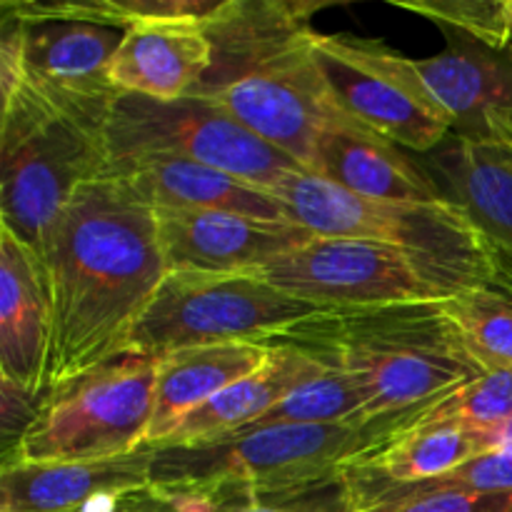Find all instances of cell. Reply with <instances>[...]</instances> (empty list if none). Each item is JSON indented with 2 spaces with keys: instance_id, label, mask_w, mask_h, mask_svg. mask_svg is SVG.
<instances>
[{
  "instance_id": "1",
  "label": "cell",
  "mask_w": 512,
  "mask_h": 512,
  "mask_svg": "<svg viewBox=\"0 0 512 512\" xmlns=\"http://www.w3.org/2000/svg\"><path fill=\"white\" fill-rule=\"evenodd\" d=\"M35 253L53 300L50 388L128 348L168 265L155 208L108 170L50 220Z\"/></svg>"
},
{
  "instance_id": "2",
  "label": "cell",
  "mask_w": 512,
  "mask_h": 512,
  "mask_svg": "<svg viewBox=\"0 0 512 512\" xmlns=\"http://www.w3.org/2000/svg\"><path fill=\"white\" fill-rule=\"evenodd\" d=\"M320 8L308 0H225L205 25L213 63L193 93L303 168L323 130L348 120L315 58L310 20Z\"/></svg>"
},
{
  "instance_id": "3",
  "label": "cell",
  "mask_w": 512,
  "mask_h": 512,
  "mask_svg": "<svg viewBox=\"0 0 512 512\" xmlns=\"http://www.w3.org/2000/svg\"><path fill=\"white\" fill-rule=\"evenodd\" d=\"M273 345H290L325 368L353 375L368 400L365 423L395 425L485 375L443 300L318 313L280 333L268 348Z\"/></svg>"
},
{
  "instance_id": "4",
  "label": "cell",
  "mask_w": 512,
  "mask_h": 512,
  "mask_svg": "<svg viewBox=\"0 0 512 512\" xmlns=\"http://www.w3.org/2000/svg\"><path fill=\"white\" fill-rule=\"evenodd\" d=\"M118 95L68 93L25 78L3 103L0 223L30 248L108 165L105 125Z\"/></svg>"
},
{
  "instance_id": "5",
  "label": "cell",
  "mask_w": 512,
  "mask_h": 512,
  "mask_svg": "<svg viewBox=\"0 0 512 512\" xmlns=\"http://www.w3.org/2000/svg\"><path fill=\"white\" fill-rule=\"evenodd\" d=\"M393 438L385 420L340 425H255L180 448H155L150 483L210 498L233 490L318 483L370 458Z\"/></svg>"
},
{
  "instance_id": "6",
  "label": "cell",
  "mask_w": 512,
  "mask_h": 512,
  "mask_svg": "<svg viewBox=\"0 0 512 512\" xmlns=\"http://www.w3.org/2000/svg\"><path fill=\"white\" fill-rule=\"evenodd\" d=\"M270 193L280 200L288 220L320 238L388 245L433 268L453 290H495L483 240L465 210L450 198L443 203L370 200L305 168L285 175Z\"/></svg>"
},
{
  "instance_id": "7",
  "label": "cell",
  "mask_w": 512,
  "mask_h": 512,
  "mask_svg": "<svg viewBox=\"0 0 512 512\" xmlns=\"http://www.w3.org/2000/svg\"><path fill=\"white\" fill-rule=\"evenodd\" d=\"M158 360L123 353L50 385L30 433L3 463H95L148 448Z\"/></svg>"
},
{
  "instance_id": "8",
  "label": "cell",
  "mask_w": 512,
  "mask_h": 512,
  "mask_svg": "<svg viewBox=\"0 0 512 512\" xmlns=\"http://www.w3.org/2000/svg\"><path fill=\"white\" fill-rule=\"evenodd\" d=\"M325 313L258 275L168 273L128 338L133 353L160 360L200 345H268L293 325Z\"/></svg>"
},
{
  "instance_id": "9",
  "label": "cell",
  "mask_w": 512,
  "mask_h": 512,
  "mask_svg": "<svg viewBox=\"0 0 512 512\" xmlns=\"http://www.w3.org/2000/svg\"><path fill=\"white\" fill-rule=\"evenodd\" d=\"M108 160L165 158L190 160L273 190L303 165L240 125L233 115L203 98L155 100L120 93L105 125Z\"/></svg>"
},
{
  "instance_id": "10",
  "label": "cell",
  "mask_w": 512,
  "mask_h": 512,
  "mask_svg": "<svg viewBox=\"0 0 512 512\" xmlns=\"http://www.w3.org/2000/svg\"><path fill=\"white\" fill-rule=\"evenodd\" d=\"M313 48L330 95L348 120L420 155L453 133V118L425 83L418 60L380 40L345 33H315Z\"/></svg>"
},
{
  "instance_id": "11",
  "label": "cell",
  "mask_w": 512,
  "mask_h": 512,
  "mask_svg": "<svg viewBox=\"0 0 512 512\" xmlns=\"http://www.w3.org/2000/svg\"><path fill=\"white\" fill-rule=\"evenodd\" d=\"M253 275L325 313L438 303L458 293L433 268L403 250L320 235Z\"/></svg>"
},
{
  "instance_id": "12",
  "label": "cell",
  "mask_w": 512,
  "mask_h": 512,
  "mask_svg": "<svg viewBox=\"0 0 512 512\" xmlns=\"http://www.w3.org/2000/svg\"><path fill=\"white\" fill-rule=\"evenodd\" d=\"M168 273L253 275L318 235L293 220L218 210H155Z\"/></svg>"
},
{
  "instance_id": "13",
  "label": "cell",
  "mask_w": 512,
  "mask_h": 512,
  "mask_svg": "<svg viewBox=\"0 0 512 512\" xmlns=\"http://www.w3.org/2000/svg\"><path fill=\"white\" fill-rule=\"evenodd\" d=\"M423 163L478 230L495 290L512 300V140L473 143L450 133Z\"/></svg>"
},
{
  "instance_id": "14",
  "label": "cell",
  "mask_w": 512,
  "mask_h": 512,
  "mask_svg": "<svg viewBox=\"0 0 512 512\" xmlns=\"http://www.w3.org/2000/svg\"><path fill=\"white\" fill-rule=\"evenodd\" d=\"M445 35L448 48L418 65L453 118V135L473 143H510L512 45L490 48L465 35Z\"/></svg>"
},
{
  "instance_id": "15",
  "label": "cell",
  "mask_w": 512,
  "mask_h": 512,
  "mask_svg": "<svg viewBox=\"0 0 512 512\" xmlns=\"http://www.w3.org/2000/svg\"><path fill=\"white\" fill-rule=\"evenodd\" d=\"M310 173L370 200L443 203L448 195L423 160H415L393 140L355 120H340L323 130L310 158Z\"/></svg>"
},
{
  "instance_id": "16",
  "label": "cell",
  "mask_w": 512,
  "mask_h": 512,
  "mask_svg": "<svg viewBox=\"0 0 512 512\" xmlns=\"http://www.w3.org/2000/svg\"><path fill=\"white\" fill-rule=\"evenodd\" d=\"M53 345V300L35 248L0 233V375L45 390Z\"/></svg>"
},
{
  "instance_id": "17",
  "label": "cell",
  "mask_w": 512,
  "mask_h": 512,
  "mask_svg": "<svg viewBox=\"0 0 512 512\" xmlns=\"http://www.w3.org/2000/svg\"><path fill=\"white\" fill-rule=\"evenodd\" d=\"M105 170L120 175L155 210H218L263 220H288L273 193L210 165L145 155L108 160Z\"/></svg>"
},
{
  "instance_id": "18",
  "label": "cell",
  "mask_w": 512,
  "mask_h": 512,
  "mask_svg": "<svg viewBox=\"0 0 512 512\" xmlns=\"http://www.w3.org/2000/svg\"><path fill=\"white\" fill-rule=\"evenodd\" d=\"M155 448L95 463L0 465V512H75L90 500L150 483Z\"/></svg>"
},
{
  "instance_id": "19",
  "label": "cell",
  "mask_w": 512,
  "mask_h": 512,
  "mask_svg": "<svg viewBox=\"0 0 512 512\" xmlns=\"http://www.w3.org/2000/svg\"><path fill=\"white\" fill-rule=\"evenodd\" d=\"M213 63V45L203 25L145 23L125 30L110 63L120 93L155 100L190 98Z\"/></svg>"
},
{
  "instance_id": "20",
  "label": "cell",
  "mask_w": 512,
  "mask_h": 512,
  "mask_svg": "<svg viewBox=\"0 0 512 512\" xmlns=\"http://www.w3.org/2000/svg\"><path fill=\"white\" fill-rule=\"evenodd\" d=\"M270 350L273 348L260 343H220L185 348L160 358L153 423L145 445L160 448L163 440L200 405L255 373L268 360Z\"/></svg>"
},
{
  "instance_id": "21",
  "label": "cell",
  "mask_w": 512,
  "mask_h": 512,
  "mask_svg": "<svg viewBox=\"0 0 512 512\" xmlns=\"http://www.w3.org/2000/svg\"><path fill=\"white\" fill-rule=\"evenodd\" d=\"M325 365L305 355L303 350L290 345H273L268 360L248 378L238 380L223 393L215 395L195 413H190L160 448H180V445H198L208 440L233 435L238 430L258 423L270 408L280 403L290 390L305 380L323 373Z\"/></svg>"
},
{
  "instance_id": "22",
  "label": "cell",
  "mask_w": 512,
  "mask_h": 512,
  "mask_svg": "<svg viewBox=\"0 0 512 512\" xmlns=\"http://www.w3.org/2000/svg\"><path fill=\"white\" fill-rule=\"evenodd\" d=\"M25 25V78L80 95L120 93L110 80V63L125 30L73 20Z\"/></svg>"
},
{
  "instance_id": "23",
  "label": "cell",
  "mask_w": 512,
  "mask_h": 512,
  "mask_svg": "<svg viewBox=\"0 0 512 512\" xmlns=\"http://www.w3.org/2000/svg\"><path fill=\"white\" fill-rule=\"evenodd\" d=\"M483 453V438L475 430L450 423L420 425L395 433L378 453L350 465V473L388 485L430 483Z\"/></svg>"
},
{
  "instance_id": "24",
  "label": "cell",
  "mask_w": 512,
  "mask_h": 512,
  "mask_svg": "<svg viewBox=\"0 0 512 512\" xmlns=\"http://www.w3.org/2000/svg\"><path fill=\"white\" fill-rule=\"evenodd\" d=\"M225 0H73V3H35V0H3L0 10L25 23L73 20L103 28L130 30L145 23L208 25L223 10Z\"/></svg>"
},
{
  "instance_id": "25",
  "label": "cell",
  "mask_w": 512,
  "mask_h": 512,
  "mask_svg": "<svg viewBox=\"0 0 512 512\" xmlns=\"http://www.w3.org/2000/svg\"><path fill=\"white\" fill-rule=\"evenodd\" d=\"M450 323L483 373L512 370V300L493 288L458 290L443 300Z\"/></svg>"
},
{
  "instance_id": "26",
  "label": "cell",
  "mask_w": 512,
  "mask_h": 512,
  "mask_svg": "<svg viewBox=\"0 0 512 512\" xmlns=\"http://www.w3.org/2000/svg\"><path fill=\"white\" fill-rule=\"evenodd\" d=\"M365 408L368 400L358 380L345 370L325 368L323 373L290 390L255 425H365Z\"/></svg>"
},
{
  "instance_id": "27",
  "label": "cell",
  "mask_w": 512,
  "mask_h": 512,
  "mask_svg": "<svg viewBox=\"0 0 512 512\" xmlns=\"http://www.w3.org/2000/svg\"><path fill=\"white\" fill-rule=\"evenodd\" d=\"M512 418V370H498V373L480 375L473 383L453 390L445 398L435 400L428 408L410 413L408 418L393 425L395 433L420 425L450 423L460 428L488 433L500 428ZM393 433V435H395Z\"/></svg>"
},
{
  "instance_id": "28",
  "label": "cell",
  "mask_w": 512,
  "mask_h": 512,
  "mask_svg": "<svg viewBox=\"0 0 512 512\" xmlns=\"http://www.w3.org/2000/svg\"><path fill=\"white\" fill-rule=\"evenodd\" d=\"M350 485L355 493V505L358 510L368 508V505L378 503L383 498H393V495H420V493H445V490H463V493H512V445L508 448L493 450L473 458L465 463L463 468L453 470L450 475L430 483H415V485H388V483H373V480L358 478L350 473Z\"/></svg>"
},
{
  "instance_id": "29",
  "label": "cell",
  "mask_w": 512,
  "mask_h": 512,
  "mask_svg": "<svg viewBox=\"0 0 512 512\" xmlns=\"http://www.w3.org/2000/svg\"><path fill=\"white\" fill-rule=\"evenodd\" d=\"M208 512H358L348 470L285 490H233L210 495Z\"/></svg>"
},
{
  "instance_id": "30",
  "label": "cell",
  "mask_w": 512,
  "mask_h": 512,
  "mask_svg": "<svg viewBox=\"0 0 512 512\" xmlns=\"http://www.w3.org/2000/svg\"><path fill=\"white\" fill-rule=\"evenodd\" d=\"M395 5L433 20L445 33L465 35L490 48L512 45L508 0H395Z\"/></svg>"
},
{
  "instance_id": "31",
  "label": "cell",
  "mask_w": 512,
  "mask_h": 512,
  "mask_svg": "<svg viewBox=\"0 0 512 512\" xmlns=\"http://www.w3.org/2000/svg\"><path fill=\"white\" fill-rule=\"evenodd\" d=\"M358 512H512V493H445L393 495Z\"/></svg>"
},
{
  "instance_id": "32",
  "label": "cell",
  "mask_w": 512,
  "mask_h": 512,
  "mask_svg": "<svg viewBox=\"0 0 512 512\" xmlns=\"http://www.w3.org/2000/svg\"><path fill=\"white\" fill-rule=\"evenodd\" d=\"M75 512H208V500L200 495L170 493L148 483L133 490L100 495Z\"/></svg>"
},
{
  "instance_id": "33",
  "label": "cell",
  "mask_w": 512,
  "mask_h": 512,
  "mask_svg": "<svg viewBox=\"0 0 512 512\" xmlns=\"http://www.w3.org/2000/svg\"><path fill=\"white\" fill-rule=\"evenodd\" d=\"M48 388L35 393L23 388L13 380L0 375V440H3V455H8L38 420L43 410Z\"/></svg>"
},
{
  "instance_id": "34",
  "label": "cell",
  "mask_w": 512,
  "mask_h": 512,
  "mask_svg": "<svg viewBox=\"0 0 512 512\" xmlns=\"http://www.w3.org/2000/svg\"><path fill=\"white\" fill-rule=\"evenodd\" d=\"M3 13L0 20V95L8 103L25 83V35L28 25L13 13Z\"/></svg>"
},
{
  "instance_id": "35",
  "label": "cell",
  "mask_w": 512,
  "mask_h": 512,
  "mask_svg": "<svg viewBox=\"0 0 512 512\" xmlns=\"http://www.w3.org/2000/svg\"><path fill=\"white\" fill-rule=\"evenodd\" d=\"M508 18H510V23H512V0H508Z\"/></svg>"
}]
</instances>
